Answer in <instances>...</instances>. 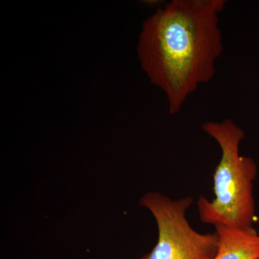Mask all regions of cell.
<instances>
[{
    "instance_id": "cell-1",
    "label": "cell",
    "mask_w": 259,
    "mask_h": 259,
    "mask_svg": "<svg viewBox=\"0 0 259 259\" xmlns=\"http://www.w3.org/2000/svg\"><path fill=\"white\" fill-rule=\"evenodd\" d=\"M226 3L173 0L143 24L137 48L141 66L166 95L171 115L215 74L223 51L220 15Z\"/></svg>"
},
{
    "instance_id": "cell-2",
    "label": "cell",
    "mask_w": 259,
    "mask_h": 259,
    "mask_svg": "<svg viewBox=\"0 0 259 259\" xmlns=\"http://www.w3.org/2000/svg\"><path fill=\"white\" fill-rule=\"evenodd\" d=\"M202 130L215 140L222 156L214 174L215 198L201 197L197 207L206 224L238 229L253 228L255 218L253 182L258 168L253 158L241 156L240 144L245 133L231 119L207 122Z\"/></svg>"
},
{
    "instance_id": "cell-3",
    "label": "cell",
    "mask_w": 259,
    "mask_h": 259,
    "mask_svg": "<svg viewBox=\"0 0 259 259\" xmlns=\"http://www.w3.org/2000/svg\"><path fill=\"white\" fill-rule=\"evenodd\" d=\"M154 217L158 238L149 253L141 259H214L219 245L217 232L202 234L194 231L186 218L191 197L173 200L158 192L145 194L141 200Z\"/></svg>"
},
{
    "instance_id": "cell-4",
    "label": "cell",
    "mask_w": 259,
    "mask_h": 259,
    "mask_svg": "<svg viewBox=\"0 0 259 259\" xmlns=\"http://www.w3.org/2000/svg\"><path fill=\"white\" fill-rule=\"evenodd\" d=\"M219 245L214 259H259V234L246 229L215 226Z\"/></svg>"
}]
</instances>
